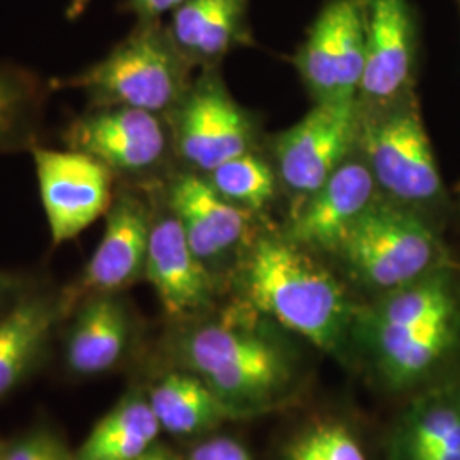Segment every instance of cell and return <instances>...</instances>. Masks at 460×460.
<instances>
[{
  "label": "cell",
  "instance_id": "cell-27",
  "mask_svg": "<svg viewBox=\"0 0 460 460\" xmlns=\"http://www.w3.org/2000/svg\"><path fill=\"white\" fill-rule=\"evenodd\" d=\"M184 460H254L244 445L229 437H212L198 442Z\"/></svg>",
  "mask_w": 460,
  "mask_h": 460
},
{
  "label": "cell",
  "instance_id": "cell-20",
  "mask_svg": "<svg viewBox=\"0 0 460 460\" xmlns=\"http://www.w3.org/2000/svg\"><path fill=\"white\" fill-rule=\"evenodd\" d=\"M244 11L246 0H186L167 33L190 64L215 62L243 36Z\"/></svg>",
  "mask_w": 460,
  "mask_h": 460
},
{
  "label": "cell",
  "instance_id": "cell-14",
  "mask_svg": "<svg viewBox=\"0 0 460 460\" xmlns=\"http://www.w3.org/2000/svg\"><path fill=\"white\" fill-rule=\"evenodd\" d=\"M163 198L198 260L212 273L215 264L243 243L249 227L246 210L220 197L203 174L184 171L172 176Z\"/></svg>",
  "mask_w": 460,
  "mask_h": 460
},
{
  "label": "cell",
  "instance_id": "cell-11",
  "mask_svg": "<svg viewBox=\"0 0 460 460\" xmlns=\"http://www.w3.org/2000/svg\"><path fill=\"white\" fill-rule=\"evenodd\" d=\"M144 279L172 319H193L212 305L214 273L198 260L164 198L152 210Z\"/></svg>",
  "mask_w": 460,
  "mask_h": 460
},
{
  "label": "cell",
  "instance_id": "cell-22",
  "mask_svg": "<svg viewBox=\"0 0 460 460\" xmlns=\"http://www.w3.org/2000/svg\"><path fill=\"white\" fill-rule=\"evenodd\" d=\"M49 91L28 68L0 64V155L38 146Z\"/></svg>",
  "mask_w": 460,
  "mask_h": 460
},
{
  "label": "cell",
  "instance_id": "cell-9",
  "mask_svg": "<svg viewBox=\"0 0 460 460\" xmlns=\"http://www.w3.org/2000/svg\"><path fill=\"white\" fill-rule=\"evenodd\" d=\"M150 227L152 208L146 199L128 188H116L98 247L81 277L62 290L66 315L83 296L123 294L144 279Z\"/></svg>",
  "mask_w": 460,
  "mask_h": 460
},
{
  "label": "cell",
  "instance_id": "cell-3",
  "mask_svg": "<svg viewBox=\"0 0 460 460\" xmlns=\"http://www.w3.org/2000/svg\"><path fill=\"white\" fill-rule=\"evenodd\" d=\"M190 66L167 30L148 21L96 64L49 84L51 91H81L89 108L123 106L169 115L190 89Z\"/></svg>",
  "mask_w": 460,
  "mask_h": 460
},
{
  "label": "cell",
  "instance_id": "cell-32",
  "mask_svg": "<svg viewBox=\"0 0 460 460\" xmlns=\"http://www.w3.org/2000/svg\"><path fill=\"white\" fill-rule=\"evenodd\" d=\"M4 452H5V440L0 438V460H4Z\"/></svg>",
  "mask_w": 460,
  "mask_h": 460
},
{
  "label": "cell",
  "instance_id": "cell-8",
  "mask_svg": "<svg viewBox=\"0 0 460 460\" xmlns=\"http://www.w3.org/2000/svg\"><path fill=\"white\" fill-rule=\"evenodd\" d=\"M169 115L172 148L188 171L208 174L251 148L247 116L215 79L190 85Z\"/></svg>",
  "mask_w": 460,
  "mask_h": 460
},
{
  "label": "cell",
  "instance_id": "cell-25",
  "mask_svg": "<svg viewBox=\"0 0 460 460\" xmlns=\"http://www.w3.org/2000/svg\"><path fill=\"white\" fill-rule=\"evenodd\" d=\"M285 460H368L349 428L340 421H319L296 437Z\"/></svg>",
  "mask_w": 460,
  "mask_h": 460
},
{
  "label": "cell",
  "instance_id": "cell-31",
  "mask_svg": "<svg viewBox=\"0 0 460 460\" xmlns=\"http://www.w3.org/2000/svg\"><path fill=\"white\" fill-rule=\"evenodd\" d=\"M138 460H180L174 454H171L169 450L163 448L161 445L157 444L148 450L147 454Z\"/></svg>",
  "mask_w": 460,
  "mask_h": 460
},
{
  "label": "cell",
  "instance_id": "cell-23",
  "mask_svg": "<svg viewBox=\"0 0 460 460\" xmlns=\"http://www.w3.org/2000/svg\"><path fill=\"white\" fill-rule=\"evenodd\" d=\"M343 0H331L321 11L296 57L298 72L317 102L338 99L340 33Z\"/></svg>",
  "mask_w": 460,
  "mask_h": 460
},
{
  "label": "cell",
  "instance_id": "cell-21",
  "mask_svg": "<svg viewBox=\"0 0 460 460\" xmlns=\"http://www.w3.org/2000/svg\"><path fill=\"white\" fill-rule=\"evenodd\" d=\"M460 452V387L420 397L395 427L391 460H421Z\"/></svg>",
  "mask_w": 460,
  "mask_h": 460
},
{
  "label": "cell",
  "instance_id": "cell-24",
  "mask_svg": "<svg viewBox=\"0 0 460 460\" xmlns=\"http://www.w3.org/2000/svg\"><path fill=\"white\" fill-rule=\"evenodd\" d=\"M220 197L243 210H261L275 193V176L263 159L246 152L203 174Z\"/></svg>",
  "mask_w": 460,
  "mask_h": 460
},
{
  "label": "cell",
  "instance_id": "cell-6",
  "mask_svg": "<svg viewBox=\"0 0 460 460\" xmlns=\"http://www.w3.org/2000/svg\"><path fill=\"white\" fill-rule=\"evenodd\" d=\"M40 197L55 246L74 241L102 215L116 193V176L94 157L74 150L31 148Z\"/></svg>",
  "mask_w": 460,
  "mask_h": 460
},
{
  "label": "cell",
  "instance_id": "cell-4",
  "mask_svg": "<svg viewBox=\"0 0 460 460\" xmlns=\"http://www.w3.org/2000/svg\"><path fill=\"white\" fill-rule=\"evenodd\" d=\"M355 279L393 292L444 268L435 230L411 207L374 201L334 249Z\"/></svg>",
  "mask_w": 460,
  "mask_h": 460
},
{
  "label": "cell",
  "instance_id": "cell-19",
  "mask_svg": "<svg viewBox=\"0 0 460 460\" xmlns=\"http://www.w3.org/2000/svg\"><path fill=\"white\" fill-rule=\"evenodd\" d=\"M161 425L147 394L132 389L99 418L72 460H138L157 445Z\"/></svg>",
  "mask_w": 460,
  "mask_h": 460
},
{
  "label": "cell",
  "instance_id": "cell-15",
  "mask_svg": "<svg viewBox=\"0 0 460 460\" xmlns=\"http://www.w3.org/2000/svg\"><path fill=\"white\" fill-rule=\"evenodd\" d=\"M376 188L368 165L345 161L302 201L290 229L292 243L334 251L348 229L376 201Z\"/></svg>",
  "mask_w": 460,
  "mask_h": 460
},
{
  "label": "cell",
  "instance_id": "cell-1",
  "mask_svg": "<svg viewBox=\"0 0 460 460\" xmlns=\"http://www.w3.org/2000/svg\"><path fill=\"white\" fill-rule=\"evenodd\" d=\"M247 296L273 317L328 353L341 349L349 324L345 292L292 241H260L247 261Z\"/></svg>",
  "mask_w": 460,
  "mask_h": 460
},
{
  "label": "cell",
  "instance_id": "cell-26",
  "mask_svg": "<svg viewBox=\"0 0 460 460\" xmlns=\"http://www.w3.org/2000/svg\"><path fill=\"white\" fill-rule=\"evenodd\" d=\"M74 452L68 448L60 433L47 425H36L5 440L4 460H72Z\"/></svg>",
  "mask_w": 460,
  "mask_h": 460
},
{
  "label": "cell",
  "instance_id": "cell-13",
  "mask_svg": "<svg viewBox=\"0 0 460 460\" xmlns=\"http://www.w3.org/2000/svg\"><path fill=\"white\" fill-rule=\"evenodd\" d=\"M64 338V365L77 377L115 370L130 351L132 311L121 294H91L72 307Z\"/></svg>",
  "mask_w": 460,
  "mask_h": 460
},
{
  "label": "cell",
  "instance_id": "cell-16",
  "mask_svg": "<svg viewBox=\"0 0 460 460\" xmlns=\"http://www.w3.org/2000/svg\"><path fill=\"white\" fill-rule=\"evenodd\" d=\"M66 317L62 292L40 287L0 317V399L38 368Z\"/></svg>",
  "mask_w": 460,
  "mask_h": 460
},
{
  "label": "cell",
  "instance_id": "cell-10",
  "mask_svg": "<svg viewBox=\"0 0 460 460\" xmlns=\"http://www.w3.org/2000/svg\"><path fill=\"white\" fill-rule=\"evenodd\" d=\"M358 101H328L279 140V178L296 195L309 197L345 163L360 133Z\"/></svg>",
  "mask_w": 460,
  "mask_h": 460
},
{
  "label": "cell",
  "instance_id": "cell-29",
  "mask_svg": "<svg viewBox=\"0 0 460 460\" xmlns=\"http://www.w3.org/2000/svg\"><path fill=\"white\" fill-rule=\"evenodd\" d=\"M184 2L186 0H128V7L140 22H148L176 11Z\"/></svg>",
  "mask_w": 460,
  "mask_h": 460
},
{
  "label": "cell",
  "instance_id": "cell-12",
  "mask_svg": "<svg viewBox=\"0 0 460 460\" xmlns=\"http://www.w3.org/2000/svg\"><path fill=\"white\" fill-rule=\"evenodd\" d=\"M365 68L358 98L382 108L408 96L416 30L408 0H365Z\"/></svg>",
  "mask_w": 460,
  "mask_h": 460
},
{
  "label": "cell",
  "instance_id": "cell-7",
  "mask_svg": "<svg viewBox=\"0 0 460 460\" xmlns=\"http://www.w3.org/2000/svg\"><path fill=\"white\" fill-rule=\"evenodd\" d=\"M64 140L66 148L94 157L116 178L150 174L172 147L161 115L123 106L89 108L68 123Z\"/></svg>",
  "mask_w": 460,
  "mask_h": 460
},
{
  "label": "cell",
  "instance_id": "cell-28",
  "mask_svg": "<svg viewBox=\"0 0 460 460\" xmlns=\"http://www.w3.org/2000/svg\"><path fill=\"white\" fill-rule=\"evenodd\" d=\"M38 285L33 279L17 271L0 270V317L9 313L17 302L34 290Z\"/></svg>",
  "mask_w": 460,
  "mask_h": 460
},
{
  "label": "cell",
  "instance_id": "cell-30",
  "mask_svg": "<svg viewBox=\"0 0 460 460\" xmlns=\"http://www.w3.org/2000/svg\"><path fill=\"white\" fill-rule=\"evenodd\" d=\"M91 2H93V0H68L66 13V17H68L70 21L79 19V17L83 16L84 13L87 11V7H89Z\"/></svg>",
  "mask_w": 460,
  "mask_h": 460
},
{
  "label": "cell",
  "instance_id": "cell-5",
  "mask_svg": "<svg viewBox=\"0 0 460 460\" xmlns=\"http://www.w3.org/2000/svg\"><path fill=\"white\" fill-rule=\"evenodd\" d=\"M377 110L358 135L376 184L411 208L438 203L444 181L412 93Z\"/></svg>",
  "mask_w": 460,
  "mask_h": 460
},
{
  "label": "cell",
  "instance_id": "cell-2",
  "mask_svg": "<svg viewBox=\"0 0 460 460\" xmlns=\"http://www.w3.org/2000/svg\"><path fill=\"white\" fill-rule=\"evenodd\" d=\"M171 349L182 370L205 380L243 414L273 402L292 380L283 349L234 321H207L181 329Z\"/></svg>",
  "mask_w": 460,
  "mask_h": 460
},
{
  "label": "cell",
  "instance_id": "cell-18",
  "mask_svg": "<svg viewBox=\"0 0 460 460\" xmlns=\"http://www.w3.org/2000/svg\"><path fill=\"white\" fill-rule=\"evenodd\" d=\"M146 394L161 429L174 437L207 433L226 420L243 416L215 394L205 380L182 368L159 377Z\"/></svg>",
  "mask_w": 460,
  "mask_h": 460
},
{
  "label": "cell",
  "instance_id": "cell-17",
  "mask_svg": "<svg viewBox=\"0 0 460 460\" xmlns=\"http://www.w3.org/2000/svg\"><path fill=\"white\" fill-rule=\"evenodd\" d=\"M378 372L393 387H411L450 357L460 340V313L408 329L363 331Z\"/></svg>",
  "mask_w": 460,
  "mask_h": 460
}]
</instances>
